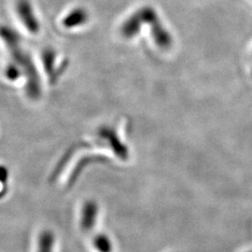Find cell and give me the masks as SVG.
Returning <instances> with one entry per match:
<instances>
[{
	"label": "cell",
	"instance_id": "cell-8",
	"mask_svg": "<svg viewBox=\"0 0 252 252\" xmlns=\"http://www.w3.org/2000/svg\"><path fill=\"white\" fill-rule=\"evenodd\" d=\"M9 179V170L4 165L0 164V183H5Z\"/></svg>",
	"mask_w": 252,
	"mask_h": 252
},
{
	"label": "cell",
	"instance_id": "cell-5",
	"mask_svg": "<svg viewBox=\"0 0 252 252\" xmlns=\"http://www.w3.org/2000/svg\"><path fill=\"white\" fill-rule=\"evenodd\" d=\"M55 236L51 231L42 232L38 237L37 252H54Z\"/></svg>",
	"mask_w": 252,
	"mask_h": 252
},
{
	"label": "cell",
	"instance_id": "cell-6",
	"mask_svg": "<svg viewBox=\"0 0 252 252\" xmlns=\"http://www.w3.org/2000/svg\"><path fill=\"white\" fill-rule=\"evenodd\" d=\"M94 248L98 252H112L113 244L107 234L96 235L93 241Z\"/></svg>",
	"mask_w": 252,
	"mask_h": 252
},
{
	"label": "cell",
	"instance_id": "cell-3",
	"mask_svg": "<svg viewBox=\"0 0 252 252\" xmlns=\"http://www.w3.org/2000/svg\"><path fill=\"white\" fill-rule=\"evenodd\" d=\"M98 212L99 207L94 201L89 200L83 205L81 219V227L83 230L89 231L94 227L98 218Z\"/></svg>",
	"mask_w": 252,
	"mask_h": 252
},
{
	"label": "cell",
	"instance_id": "cell-7",
	"mask_svg": "<svg viewBox=\"0 0 252 252\" xmlns=\"http://www.w3.org/2000/svg\"><path fill=\"white\" fill-rule=\"evenodd\" d=\"M22 72L18 67L12 63H9L5 68V76L9 81H16L21 77Z\"/></svg>",
	"mask_w": 252,
	"mask_h": 252
},
{
	"label": "cell",
	"instance_id": "cell-4",
	"mask_svg": "<svg viewBox=\"0 0 252 252\" xmlns=\"http://www.w3.org/2000/svg\"><path fill=\"white\" fill-rule=\"evenodd\" d=\"M87 20H88L87 11L82 8H77L71 10L67 14V16L63 18V27L66 28L80 27L83 24H85Z\"/></svg>",
	"mask_w": 252,
	"mask_h": 252
},
{
	"label": "cell",
	"instance_id": "cell-2",
	"mask_svg": "<svg viewBox=\"0 0 252 252\" xmlns=\"http://www.w3.org/2000/svg\"><path fill=\"white\" fill-rule=\"evenodd\" d=\"M16 10L19 18L27 28V31H29L31 34H37L40 28L39 23L29 0H18L16 4Z\"/></svg>",
	"mask_w": 252,
	"mask_h": 252
},
{
	"label": "cell",
	"instance_id": "cell-1",
	"mask_svg": "<svg viewBox=\"0 0 252 252\" xmlns=\"http://www.w3.org/2000/svg\"><path fill=\"white\" fill-rule=\"evenodd\" d=\"M0 38L9 51L10 63L16 65L22 75L26 76L27 94L33 99L39 97L41 88L38 72L30 54L22 44V39L17 32L9 27H0Z\"/></svg>",
	"mask_w": 252,
	"mask_h": 252
}]
</instances>
